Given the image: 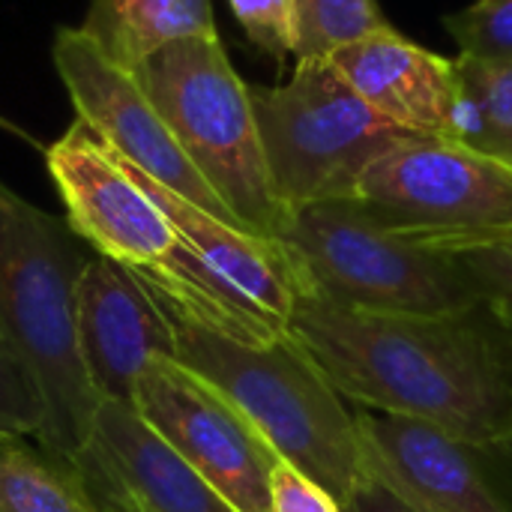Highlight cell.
<instances>
[{
  "mask_svg": "<svg viewBox=\"0 0 512 512\" xmlns=\"http://www.w3.org/2000/svg\"><path fill=\"white\" fill-rule=\"evenodd\" d=\"M243 33L276 63H285L288 54L297 57L300 27L294 0H228Z\"/></svg>",
  "mask_w": 512,
  "mask_h": 512,
  "instance_id": "22",
  "label": "cell"
},
{
  "mask_svg": "<svg viewBox=\"0 0 512 512\" xmlns=\"http://www.w3.org/2000/svg\"><path fill=\"white\" fill-rule=\"evenodd\" d=\"M276 243L291 261L297 291L348 309L453 315L483 306L450 252L378 225L351 198L291 210Z\"/></svg>",
  "mask_w": 512,
  "mask_h": 512,
  "instance_id": "4",
  "label": "cell"
},
{
  "mask_svg": "<svg viewBox=\"0 0 512 512\" xmlns=\"http://www.w3.org/2000/svg\"><path fill=\"white\" fill-rule=\"evenodd\" d=\"M72 465L96 512H240L132 405L102 402Z\"/></svg>",
  "mask_w": 512,
  "mask_h": 512,
  "instance_id": "12",
  "label": "cell"
},
{
  "mask_svg": "<svg viewBox=\"0 0 512 512\" xmlns=\"http://www.w3.org/2000/svg\"><path fill=\"white\" fill-rule=\"evenodd\" d=\"M51 57L75 114L105 144L165 189L225 222L240 225L183 153L135 72L117 66L81 27H60L54 33Z\"/></svg>",
  "mask_w": 512,
  "mask_h": 512,
  "instance_id": "9",
  "label": "cell"
},
{
  "mask_svg": "<svg viewBox=\"0 0 512 512\" xmlns=\"http://www.w3.org/2000/svg\"><path fill=\"white\" fill-rule=\"evenodd\" d=\"M270 512H345L342 504L309 474L279 462L270 480Z\"/></svg>",
  "mask_w": 512,
  "mask_h": 512,
  "instance_id": "23",
  "label": "cell"
},
{
  "mask_svg": "<svg viewBox=\"0 0 512 512\" xmlns=\"http://www.w3.org/2000/svg\"><path fill=\"white\" fill-rule=\"evenodd\" d=\"M132 408L237 510L270 512L282 459L222 390L171 357H153L135 381Z\"/></svg>",
  "mask_w": 512,
  "mask_h": 512,
  "instance_id": "8",
  "label": "cell"
},
{
  "mask_svg": "<svg viewBox=\"0 0 512 512\" xmlns=\"http://www.w3.org/2000/svg\"><path fill=\"white\" fill-rule=\"evenodd\" d=\"M339 75L387 120L435 138H453L456 63L399 30L384 27L330 54Z\"/></svg>",
  "mask_w": 512,
  "mask_h": 512,
  "instance_id": "14",
  "label": "cell"
},
{
  "mask_svg": "<svg viewBox=\"0 0 512 512\" xmlns=\"http://www.w3.org/2000/svg\"><path fill=\"white\" fill-rule=\"evenodd\" d=\"M96 252L69 228L0 183V330L27 363L45 408L33 438L72 465L93 432V393L75 336V291Z\"/></svg>",
  "mask_w": 512,
  "mask_h": 512,
  "instance_id": "3",
  "label": "cell"
},
{
  "mask_svg": "<svg viewBox=\"0 0 512 512\" xmlns=\"http://www.w3.org/2000/svg\"><path fill=\"white\" fill-rule=\"evenodd\" d=\"M0 129H6V132H12V135H24V132H21V129H18L15 123H9L6 117H0Z\"/></svg>",
  "mask_w": 512,
  "mask_h": 512,
  "instance_id": "25",
  "label": "cell"
},
{
  "mask_svg": "<svg viewBox=\"0 0 512 512\" xmlns=\"http://www.w3.org/2000/svg\"><path fill=\"white\" fill-rule=\"evenodd\" d=\"M351 201L378 225L432 246L512 234V168L453 138L423 135L387 150Z\"/></svg>",
  "mask_w": 512,
  "mask_h": 512,
  "instance_id": "7",
  "label": "cell"
},
{
  "mask_svg": "<svg viewBox=\"0 0 512 512\" xmlns=\"http://www.w3.org/2000/svg\"><path fill=\"white\" fill-rule=\"evenodd\" d=\"M249 93L273 192L288 213L315 201L354 198L378 156L423 138L381 117L330 57L297 60L288 84H249Z\"/></svg>",
  "mask_w": 512,
  "mask_h": 512,
  "instance_id": "6",
  "label": "cell"
},
{
  "mask_svg": "<svg viewBox=\"0 0 512 512\" xmlns=\"http://www.w3.org/2000/svg\"><path fill=\"white\" fill-rule=\"evenodd\" d=\"M0 512H96L75 465L51 459L27 435H0Z\"/></svg>",
  "mask_w": 512,
  "mask_h": 512,
  "instance_id": "17",
  "label": "cell"
},
{
  "mask_svg": "<svg viewBox=\"0 0 512 512\" xmlns=\"http://www.w3.org/2000/svg\"><path fill=\"white\" fill-rule=\"evenodd\" d=\"M453 141L512 168V66L456 57Z\"/></svg>",
  "mask_w": 512,
  "mask_h": 512,
  "instance_id": "16",
  "label": "cell"
},
{
  "mask_svg": "<svg viewBox=\"0 0 512 512\" xmlns=\"http://www.w3.org/2000/svg\"><path fill=\"white\" fill-rule=\"evenodd\" d=\"M75 336L99 402L132 405L153 357L174 360V330L135 267L93 255L75 291Z\"/></svg>",
  "mask_w": 512,
  "mask_h": 512,
  "instance_id": "13",
  "label": "cell"
},
{
  "mask_svg": "<svg viewBox=\"0 0 512 512\" xmlns=\"http://www.w3.org/2000/svg\"><path fill=\"white\" fill-rule=\"evenodd\" d=\"M438 249L450 252L459 261V267L474 282L480 303L512 336V234Z\"/></svg>",
  "mask_w": 512,
  "mask_h": 512,
  "instance_id": "19",
  "label": "cell"
},
{
  "mask_svg": "<svg viewBox=\"0 0 512 512\" xmlns=\"http://www.w3.org/2000/svg\"><path fill=\"white\" fill-rule=\"evenodd\" d=\"M159 306L174 330V360L222 390L282 462L345 504L369 468L357 414L294 333L252 342Z\"/></svg>",
  "mask_w": 512,
  "mask_h": 512,
  "instance_id": "2",
  "label": "cell"
},
{
  "mask_svg": "<svg viewBox=\"0 0 512 512\" xmlns=\"http://www.w3.org/2000/svg\"><path fill=\"white\" fill-rule=\"evenodd\" d=\"M81 30L129 72L174 42L219 36L213 0H90Z\"/></svg>",
  "mask_w": 512,
  "mask_h": 512,
  "instance_id": "15",
  "label": "cell"
},
{
  "mask_svg": "<svg viewBox=\"0 0 512 512\" xmlns=\"http://www.w3.org/2000/svg\"><path fill=\"white\" fill-rule=\"evenodd\" d=\"M135 75L234 219L258 237L279 240L291 213L273 192L252 93L222 39L174 42L144 60Z\"/></svg>",
  "mask_w": 512,
  "mask_h": 512,
  "instance_id": "5",
  "label": "cell"
},
{
  "mask_svg": "<svg viewBox=\"0 0 512 512\" xmlns=\"http://www.w3.org/2000/svg\"><path fill=\"white\" fill-rule=\"evenodd\" d=\"M354 405L498 444L512 429V336L486 306L453 315L366 312L297 291L288 321Z\"/></svg>",
  "mask_w": 512,
  "mask_h": 512,
  "instance_id": "1",
  "label": "cell"
},
{
  "mask_svg": "<svg viewBox=\"0 0 512 512\" xmlns=\"http://www.w3.org/2000/svg\"><path fill=\"white\" fill-rule=\"evenodd\" d=\"M45 420L39 387L9 345L6 333L0 330V435H27L36 438Z\"/></svg>",
  "mask_w": 512,
  "mask_h": 512,
  "instance_id": "21",
  "label": "cell"
},
{
  "mask_svg": "<svg viewBox=\"0 0 512 512\" xmlns=\"http://www.w3.org/2000/svg\"><path fill=\"white\" fill-rule=\"evenodd\" d=\"M45 168L69 228L96 252L126 267H156L180 243L168 216L81 117L45 147Z\"/></svg>",
  "mask_w": 512,
  "mask_h": 512,
  "instance_id": "10",
  "label": "cell"
},
{
  "mask_svg": "<svg viewBox=\"0 0 512 512\" xmlns=\"http://www.w3.org/2000/svg\"><path fill=\"white\" fill-rule=\"evenodd\" d=\"M369 468L366 477L354 486V492L348 495V501L342 504L345 512H429L420 507L411 495L402 492L399 483H393L378 465H372V459L366 456Z\"/></svg>",
  "mask_w": 512,
  "mask_h": 512,
  "instance_id": "24",
  "label": "cell"
},
{
  "mask_svg": "<svg viewBox=\"0 0 512 512\" xmlns=\"http://www.w3.org/2000/svg\"><path fill=\"white\" fill-rule=\"evenodd\" d=\"M372 465L429 512H512V459L501 444L456 438L423 420L357 408Z\"/></svg>",
  "mask_w": 512,
  "mask_h": 512,
  "instance_id": "11",
  "label": "cell"
},
{
  "mask_svg": "<svg viewBox=\"0 0 512 512\" xmlns=\"http://www.w3.org/2000/svg\"><path fill=\"white\" fill-rule=\"evenodd\" d=\"M459 42V54L489 63L512 66V0H477L462 12L444 18Z\"/></svg>",
  "mask_w": 512,
  "mask_h": 512,
  "instance_id": "20",
  "label": "cell"
},
{
  "mask_svg": "<svg viewBox=\"0 0 512 512\" xmlns=\"http://www.w3.org/2000/svg\"><path fill=\"white\" fill-rule=\"evenodd\" d=\"M300 45L297 60L330 57L342 45L390 27L378 0H294Z\"/></svg>",
  "mask_w": 512,
  "mask_h": 512,
  "instance_id": "18",
  "label": "cell"
},
{
  "mask_svg": "<svg viewBox=\"0 0 512 512\" xmlns=\"http://www.w3.org/2000/svg\"><path fill=\"white\" fill-rule=\"evenodd\" d=\"M498 444L504 447V453H507V456H510V459H512V429H510V435H507L504 441H498Z\"/></svg>",
  "mask_w": 512,
  "mask_h": 512,
  "instance_id": "26",
  "label": "cell"
}]
</instances>
